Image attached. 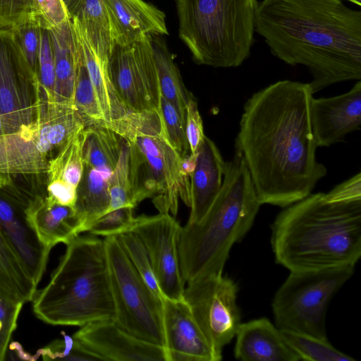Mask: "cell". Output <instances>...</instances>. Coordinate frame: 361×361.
Returning a JSON list of instances; mask_svg holds the SVG:
<instances>
[{
    "label": "cell",
    "instance_id": "obj_1",
    "mask_svg": "<svg viewBox=\"0 0 361 361\" xmlns=\"http://www.w3.org/2000/svg\"><path fill=\"white\" fill-rule=\"evenodd\" d=\"M309 83L275 82L245 102L235 151L247 165L262 204L289 206L312 193L327 173L316 158Z\"/></svg>",
    "mask_w": 361,
    "mask_h": 361
},
{
    "label": "cell",
    "instance_id": "obj_2",
    "mask_svg": "<svg viewBox=\"0 0 361 361\" xmlns=\"http://www.w3.org/2000/svg\"><path fill=\"white\" fill-rule=\"evenodd\" d=\"M255 31L276 57L309 70L313 94L361 79V11L342 0H263Z\"/></svg>",
    "mask_w": 361,
    "mask_h": 361
},
{
    "label": "cell",
    "instance_id": "obj_3",
    "mask_svg": "<svg viewBox=\"0 0 361 361\" xmlns=\"http://www.w3.org/2000/svg\"><path fill=\"white\" fill-rule=\"evenodd\" d=\"M276 262L291 271L355 266L361 256V200L329 202L310 193L286 207L271 226Z\"/></svg>",
    "mask_w": 361,
    "mask_h": 361
},
{
    "label": "cell",
    "instance_id": "obj_4",
    "mask_svg": "<svg viewBox=\"0 0 361 361\" xmlns=\"http://www.w3.org/2000/svg\"><path fill=\"white\" fill-rule=\"evenodd\" d=\"M261 205L245 160L235 151L208 211L180 228L178 252L185 283L223 274L231 247L250 231Z\"/></svg>",
    "mask_w": 361,
    "mask_h": 361
},
{
    "label": "cell",
    "instance_id": "obj_5",
    "mask_svg": "<svg viewBox=\"0 0 361 361\" xmlns=\"http://www.w3.org/2000/svg\"><path fill=\"white\" fill-rule=\"evenodd\" d=\"M66 245L49 283L32 300L35 314L51 325L115 319L104 239L78 235Z\"/></svg>",
    "mask_w": 361,
    "mask_h": 361
},
{
    "label": "cell",
    "instance_id": "obj_6",
    "mask_svg": "<svg viewBox=\"0 0 361 361\" xmlns=\"http://www.w3.org/2000/svg\"><path fill=\"white\" fill-rule=\"evenodd\" d=\"M37 76L0 28V117L11 174L47 173L53 149L45 133L53 106Z\"/></svg>",
    "mask_w": 361,
    "mask_h": 361
},
{
    "label": "cell",
    "instance_id": "obj_7",
    "mask_svg": "<svg viewBox=\"0 0 361 361\" xmlns=\"http://www.w3.org/2000/svg\"><path fill=\"white\" fill-rule=\"evenodd\" d=\"M104 123L129 147L130 177L137 204L147 198L159 213L176 215L179 200L190 207V178L180 168L181 157L165 134L159 110L129 112Z\"/></svg>",
    "mask_w": 361,
    "mask_h": 361
},
{
    "label": "cell",
    "instance_id": "obj_8",
    "mask_svg": "<svg viewBox=\"0 0 361 361\" xmlns=\"http://www.w3.org/2000/svg\"><path fill=\"white\" fill-rule=\"evenodd\" d=\"M257 0H176L178 36L195 63L235 68L250 56Z\"/></svg>",
    "mask_w": 361,
    "mask_h": 361
},
{
    "label": "cell",
    "instance_id": "obj_9",
    "mask_svg": "<svg viewBox=\"0 0 361 361\" xmlns=\"http://www.w3.org/2000/svg\"><path fill=\"white\" fill-rule=\"evenodd\" d=\"M354 270L355 266L343 265L290 271L271 303L276 326L328 339L329 304Z\"/></svg>",
    "mask_w": 361,
    "mask_h": 361
},
{
    "label": "cell",
    "instance_id": "obj_10",
    "mask_svg": "<svg viewBox=\"0 0 361 361\" xmlns=\"http://www.w3.org/2000/svg\"><path fill=\"white\" fill-rule=\"evenodd\" d=\"M115 322L135 336L164 347L161 299L137 272L114 235L104 237Z\"/></svg>",
    "mask_w": 361,
    "mask_h": 361
},
{
    "label": "cell",
    "instance_id": "obj_11",
    "mask_svg": "<svg viewBox=\"0 0 361 361\" xmlns=\"http://www.w3.org/2000/svg\"><path fill=\"white\" fill-rule=\"evenodd\" d=\"M238 290L236 283L223 274L200 278L185 287L183 299L202 333L220 354L241 324Z\"/></svg>",
    "mask_w": 361,
    "mask_h": 361
},
{
    "label": "cell",
    "instance_id": "obj_12",
    "mask_svg": "<svg viewBox=\"0 0 361 361\" xmlns=\"http://www.w3.org/2000/svg\"><path fill=\"white\" fill-rule=\"evenodd\" d=\"M108 69L118 97L130 112L159 110L161 92L149 35L116 44Z\"/></svg>",
    "mask_w": 361,
    "mask_h": 361
},
{
    "label": "cell",
    "instance_id": "obj_13",
    "mask_svg": "<svg viewBox=\"0 0 361 361\" xmlns=\"http://www.w3.org/2000/svg\"><path fill=\"white\" fill-rule=\"evenodd\" d=\"M180 228L171 214L159 213L135 217L129 231L145 245L162 296L172 300L183 299L185 287L178 252Z\"/></svg>",
    "mask_w": 361,
    "mask_h": 361
},
{
    "label": "cell",
    "instance_id": "obj_14",
    "mask_svg": "<svg viewBox=\"0 0 361 361\" xmlns=\"http://www.w3.org/2000/svg\"><path fill=\"white\" fill-rule=\"evenodd\" d=\"M73 336L98 360L166 361L164 346L135 336L114 319L85 324Z\"/></svg>",
    "mask_w": 361,
    "mask_h": 361
},
{
    "label": "cell",
    "instance_id": "obj_15",
    "mask_svg": "<svg viewBox=\"0 0 361 361\" xmlns=\"http://www.w3.org/2000/svg\"><path fill=\"white\" fill-rule=\"evenodd\" d=\"M166 361H219L184 299L161 298Z\"/></svg>",
    "mask_w": 361,
    "mask_h": 361
},
{
    "label": "cell",
    "instance_id": "obj_16",
    "mask_svg": "<svg viewBox=\"0 0 361 361\" xmlns=\"http://www.w3.org/2000/svg\"><path fill=\"white\" fill-rule=\"evenodd\" d=\"M310 122L317 147H330L344 140L361 126V81L343 94L312 98Z\"/></svg>",
    "mask_w": 361,
    "mask_h": 361
},
{
    "label": "cell",
    "instance_id": "obj_17",
    "mask_svg": "<svg viewBox=\"0 0 361 361\" xmlns=\"http://www.w3.org/2000/svg\"><path fill=\"white\" fill-rule=\"evenodd\" d=\"M27 202L0 195V231L23 268L37 286L47 267L50 250L39 240L25 214Z\"/></svg>",
    "mask_w": 361,
    "mask_h": 361
},
{
    "label": "cell",
    "instance_id": "obj_18",
    "mask_svg": "<svg viewBox=\"0 0 361 361\" xmlns=\"http://www.w3.org/2000/svg\"><path fill=\"white\" fill-rule=\"evenodd\" d=\"M25 212L39 240L50 250L59 243L66 245L84 232L75 207L58 204L47 196H32Z\"/></svg>",
    "mask_w": 361,
    "mask_h": 361
},
{
    "label": "cell",
    "instance_id": "obj_19",
    "mask_svg": "<svg viewBox=\"0 0 361 361\" xmlns=\"http://www.w3.org/2000/svg\"><path fill=\"white\" fill-rule=\"evenodd\" d=\"M234 356L243 361H299L281 331L267 318L240 324L235 334Z\"/></svg>",
    "mask_w": 361,
    "mask_h": 361
},
{
    "label": "cell",
    "instance_id": "obj_20",
    "mask_svg": "<svg viewBox=\"0 0 361 361\" xmlns=\"http://www.w3.org/2000/svg\"><path fill=\"white\" fill-rule=\"evenodd\" d=\"M112 21L116 44L149 35L169 34L165 13L144 0H104Z\"/></svg>",
    "mask_w": 361,
    "mask_h": 361
},
{
    "label": "cell",
    "instance_id": "obj_21",
    "mask_svg": "<svg viewBox=\"0 0 361 361\" xmlns=\"http://www.w3.org/2000/svg\"><path fill=\"white\" fill-rule=\"evenodd\" d=\"M197 153L196 167L190 178L191 203L187 224L197 222L204 216L221 190L226 171V161L206 135Z\"/></svg>",
    "mask_w": 361,
    "mask_h": 361
},
{
    "label": "cell",
    "instance_id": "obj_22",
    "mask_svg": "<svg viewBox=\"0 0 361 361\" xmlns=\"http://www.w3.org/2000/svg\"><path fill=\"white\" fill-rule=\"evenodd\" d=\"M74 35L80 48L89 76L97 95L104 122L109 123L125 116L130 111L118 97L111 82L108 59L101 56L90 45L79 24L71 18Z\"/></svg>",
    "mask_w": 361,
    "mask_h": 361
},
{
    "label": "cell",
    "instance_id": "obj_23",
    "mask_svg": "<svg viewBox=\"0 0 361 361\" xmlns=\"http://www.w3.org/2000/svg\"><path fill=\"white\" fill-rule=\"evenodd\" d=\"M49 30L54 56V101L73 105L78 47L71 20Z\"/></svg>",
    "mask_w": 361,
    "mask_h": 361
},
{
    "label": "cell",
    "instance_id": "obj_24",
    "mask_svg": "<svg viewBox=\"0 0 361 361\" xmlns=\"http://www.w3.org/2000/svg\"><path fill=\"white\" fill-rule=\"evenodd\" d=\"M114 171L84 164L77 190L75 208L84 232L97 218L108 212L110 204L109 182Z\"/></svg>",
    "mask_w": 361,
    "mask_h": 361
},
{
    "label": "cell",
    "instance_id": "obj_25",
    "mask_svg": "<svg viewBox=\"0 0 361 361\" xmlns=\"http://www.w3.org/2000/svg\"><path fill=\"white\" fill-rule=\"evenodd\" d=\"M71 18L78 22L93 49L101 56L109 59L116 41L104 0H81Z\"/></svg>",
    "mask_w": 361,
    "mask_h": 361
},
{
    "label": "cell",
    "instance_id": "obj_26",
    "mask_svg": "<svg viewBox=\"0 0 361 361\" xmlns=\"http://www.w3.org/2000/svg\"><path fill=\"white\" fill-rule=\"evenodd\" d=\"M161 95L171 102L185 118V109L192 94L184 85L178 68L174 62L165 39L161 35H149Z\"/></svg>",
    "mask_w": 361,
    "mask_h": 361
},
{
    "label": "cell",
    "instance_id": "obj_27",
    "mask_svg": "<svg viewBox=\"0 0 361 361\" xmlns=\"http://www.w3.org/2000/svg\"><path fill=\"white\" fill-rule=\"evenodd\" d=\"M121 145V137L104 122H90L85 126L82 148L84 164L114 170Z\"/></svg>",
    "mask_w": 361,
    "mask_h": 361
},
{
    "label": "cell",
    "instance_id": "obj_28",
    "mask_svg": "<svg viewBox=\"0 0 361 361\" xmlns=\"http://www.w3.org/2000/svg\"><path fill=\"white\" fill-rule=\"evenodd\" d=\"M84 140L85 127L72 136L50 161L48 181L58 179L78 188L84 169Z\"/></svg>",
    "mask_w": 361,
    "mask_h": 361
},
{
    "label": "cell",
    "instance_id": "obj_29",
    "mask_svg": "<svg viewBox=\"0 0 361 361\" xmlns=\"http://www.w3.org/2000/svg\"><path fill=\"white\" fill-rule=\"evenodd\" d=\"M0 286L24 303L32 301L37 287L0 231Z\"/></svg>",
    "mask_w": 361,
    "mask_h": 361
},
{
    "label": "cell",
    "instance_id": "obj_30",
    "mask_svg": "<svg viewBox=\"0 0 361 361\" xmlns=\"http://www.w3.org/2000/svg\"><path fill=\"white\" fill-rule=\"evenodd\" d=\"M288 345L301 360L354 361L355 359L334 347L328 339H322L295 331L281 330Z\"/></svg>",
    "mask_w": 361,
    "mask_h": 361
},
{
    "label": "cell",
    "instance_id": "obj_31",
    "mask_svg": "<svg viewBox=\"0 0 361 361\" xmlns=\"http://www.w3.org/2000/svg\"><path fill=\"white\" fill-rule=\"evenodd\" d=\"M78 54L73 92V106L87 123L104 122V114L78 43Z\"/></svg>",
    "mask_w": 361,
    "mask_h": 361
},
{
    "label": "cell",
    "instance_id": "obj_32",
    "mask_svg": "<svg viewBox=\"0 0 361 361\" xmlns=\"http://www.w3.org/2000/svg\"><path fill=\"white\" fill-rule=\"evenodd\" d=\"M109 195L108 212L125 207L135 208L137 206L130 177L129 147L122 137L119 157L109 182Z\"/></svg>",
    "mask_w": 361,
    "mask_h": 361
},
{
    "label": "cell",
    "instance_id": "obj_33",
    "mask_svg": "<svg viewBox=\"0 0 361 361\" xmlns=\"http://www.w3.org/2000/svg\"><path fill=\"white\" fill-rule=\"evenodd\" d=\"M114 236L141 278L155 295L161 299L163 296L157 284L149 254L142 240L131 231Z\"/></svg>",
    "mask_w": 361,
    "mask_h": 361
},
{
    "label": "cell",
    "instance_id": "obj_34",
    "mask_svg": "<svg viewBox=\"0 0 361 361\" xmlns=\"http://www.w3.org/2000/svg\"><path fill=\"white\" fill-rule=\"evenodd\" d=\"M40 27L39 20L34 19L10 28L16 50L32 73L37 77Z\"/></svg>",
    "mask_w": 361,
    "mask_h": 361
},
{
    "label": "cell",
    "instance_id": "obj_35",
    "mask_svg": "<svg viewBox=\"0 0 361 361\" xmlns=\"http://www.w3.org/2000/svg\"><path fill=\"white\" fill-rule=\"evenodd\" d=\"M159 111L165 134L171 146L181 157L189 154L190 151L185 133V118L161 95Z\"/></svg>",
    "mask_w": 361,
    "mask_h": 361
},
{
    "label": "cell",
    "instance_id": "obj_36",
    "mask_svg": "<svg viewBox=\"0 0 361 361\" xmlns=\"http://www.w3.org/2000/svg\"><path fill=\"white\" fill-rule=\"evenodd\" d=\"M61 333L62 338L54 340L37 351V359L41 356L44 360H98L73 336L67 335L64 331Z\"/></svg>",
    "mask_w": 361,
    "mask_h": 361
},
{
    "label": "cell",
    "instance_id": "obj_37",
    "mask_svg": "<svg viewBox=\"0 0 361 361\" xmlns=\"http://www.w3.org/2000/svg\"><path fill=\"white\" fill-rule=\"evenodd\" d=\"M23 304L22 300L0 286V361L5 359Z\"/></svg>",
    "mask_w": 361,
    "mask_h": 361
},
{
    "label": "cell",
    "instance_id": "obj_38",
    "mask_svg": "<svg viewBox=\"0 0 361 361\" xmlns=\"http://www.w3.org/2000/svg\"><path fill=\"white\" fill-rule=\"evenodd\" d=\"M38 75L47 101L54 103V56L49 30L41 26L38 49Z\"/></svg>",
    "mask_w": 361,
    "mask_h": 361
},
{
    "label": "cell",
    "instance_id": "obj_39",
    "mask_svg": "<svg viewBox=\"0 0 361 361\" xmlns=\"http://www.w3.org/2000/svg\"><path fill=\"white\" fill-rule=\"evenodd\" d=\"M133 209L125 207L108 212L94 220L86 232L106 237L129 231L135 219Z\"/></svg>",
    "mask_w": 361,
    "mask_h": 361
},
{
    "label": "cell",
    "instance_id": "obj_40",
    "mask_svg": "<svg viewBox=\"0 0 361 361\" xmlns=\"http://www.w3.org/2000/svg\"><path fill=\"white\" fill-rule=\"evenodd\" d=\"M34 19L38 20L33 0H0V28L10 29Z\"/></svg>",
    "mask_w": 361,
    "mask_h": 361
},
{
    "label": "cell",
    "instance_id": "obj_41",
    "mask_svg": "<svg viewBox=\"0 0 361 361\" xmlns=\"http://www.w3.org/2000/svg\"><path fill=\"white\" fill-rule=\"evenodd\" d=\"M40 25L50 30L71 19L63 0H33Z\"/></svg>",
    "mask_w": 361,
    "mask_h": 361
},
{
    "label": "cell",
    "instance_id": "obj_42",
    "mask_svg": "<svg viewBox=\"0 0 361 361\" xmlns=\"http://www.w3.org/2000/svg\"><path fill=\"white\" fill-rule=\"evenodd\" d=\"M185 133L190 152L196 153L205 135L197 102L193 95L190 98L186 106Z\"/></svg>",
    "mask_w": 361,
    "mask_h": 361
},
{
    "label": "cell",
    "instance_id": "obj_43",
    "mask_svg": "<svg viewBox=\"0 0 361 361\" xmlns=\"http://www.w3.org/2000/svg\"><path fill=\"white\" fill-rule=\"evenodd\" d=\"M329 202H343L361 200V173L354 175L325 193Z\"/></svg>",
    "mask_w": 361,
    "mask_h": 361
},
{
    "label": "cell",
    "instance_id": "obj_44",
    "mask_svg": "<svg viewBox=\"0 0 361 361\" xmlns=\"http://www.w3.org/2000/svg\"><path fill=\"white\" fill-rule=\"evenodd\" d=\"M78 188L61 180L48 181L47 198L58 204L75 207L77 200Z\"/></svg>",
    "mask_w": 361,
    "mask_h": 361
},
{
    "label": "cell",
    "instance_id": "obj_45",
    "mask_svg": "<svg viewBox=\"0 0 361 361\" xmlns=\"http://www.w3.org/2000/svg\"><path fill=\"white\" fill-rule=\"evenodd\" d=\"M10 164L6 148L4 132L0 117V178L10 180Z\"/></svg>",
    "mask_w": 361,
    "mask_h": 361
},
{
    "label": "cell",
    "instance_id": "obj_46",
    "mask_svg": "<svg viewBox=\"0 0 361 361\" xmlns=\"http://www.w3.org/2000/svg\"><path fill=\"white\" fill-rule=\"evenodd\" d=\"M197 153L190 152L181 158L180 168L184 175L190 178L197 164Z\"/></svg>",
    "mask_w": 361,
    "mask_h": 361
},
{
    "label": "cell",
    "instance_id": "obj_47",
    "mask_svg": "<svg viewBox=\"0 0 361 361\" xmlns=\"http://www.w3.org/2000/svg\"><path fill=\"white\" fill-rule=\"evenodd\" d=\"M80 1L81 0H63L70 16Z\"/></svg>",
    "mask_w": 361,
    "mask_h": 361
},
{
    "label": "cell",
    "instance_id": "obj_48",
    "mask_svg": "<svg viewBox=\"0 0 361 361\" xmlns=\"http://www.w3.org/2000/svg\"><path fill=\"white\" fill-rule=\"evenodd\" d=\"M346 1H350L358 6H361V0H346Z\"/></svg>",
    "mask_w": 361,
    "mask_h": 361
},
{
    "label": "cell",
    "instance_id": "obj_49",
    "mask_svg": "<svg viewBox=\"0 0 361 361\" xmlns=\"http://www.w3.org/2000/svg\"><path fill=\"white\" fill-rule=\"evenodd\" d=\"M7 183L0 178V187H3L4 185H6Z\"/></svg>",
    "mask_w": 361,
    "mask_h": 361
}]
</instances>
